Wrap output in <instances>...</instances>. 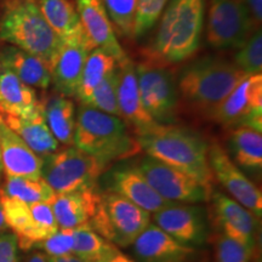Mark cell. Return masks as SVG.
<instances>
[{
    "instance_id": "obj_1",
    "label": "cell",
    "mask_w": 262,
    "mask_h": 262,
    "mask_svg": "<svg viewBox=\"0 0 262 262\" xmlns=\"http://www.w3.org/2000/svg\"><path fill=\"white\" fill-rule=\"evenodd\" d=\"M135 137L141 150L150 158L187 173L211 188L214 176L209 164V145L201 136L172 124H156Z\"/></svg>"
},
{
    "instance_id": "obj_2",
    "label": "cell",
    "mask_w": 262,
    "mask_h": 262,
    "mask_svg": "<svg viewBox=\"0 0 262 262\" xmlns=\"http://www.w3.org/2000/svg\"><path fill=\"white\" fill-rule=\"evenodd\" d=\"M205 0H169L160 15L150 61L180 63L192 57L201 44Z\"/></svg>"
},
{
    "instance_id": "obj_3",
    "label": "cell",
    "mask_w": 262,
    "mask_h": 262,
    "mask_svg": "<svg viewBox=\"0 0 262 262\" xmlns=\"http://www.w3.org/2000/svg\"><path fill=\"white\" fill-rule=\"evenodd\" d=\"M249 77L231 62L204 57L186 66L179 74L178 93L193 111L210 117L222 101Z\"/></svg>"
},
{
    "instance_id": "obj_4",
    "label": "cell",
    "mask_w": 262,
    "mask_h": 262,
    "mask_svg": "<svg viewBox=\"0 0 262 262\" xmlns=\"http://www.w3.org/2000/svg\"><path fill=\"white\" fill-rule=\"evenodd\" d=\"M73 146L107 165L141 152L136 137L131 136L122 118L84 104L77 111Z\"/></svg>"
},
{
    "instance_id": "obj_5",
    "label": "cell",
    "mask_w": 262,
    "mask_h": 262,
    "mask_svg": "<svg viewBox=\"0 0 262 262\" xmlns=\"http://www.w3.org/2000/svg\"><path fill=\"white\" fill-rule=\"evenodd\" d=\"M0 41L41 58L49 68L63 45L48 25L37 0H8L0 17Z\"/></svg>"
},
{
    "instance_id": "obj_6",
    "label": "cell",
    "mask_w": 262,
    "mask_h": 262,
    "mask_svg": "<svg viewBox=\"0 0 262 262\" xmlns=\"http://www.w3.org/2000/svg\"><path fill=\"white\" fill-rule=\"evenodd\" d=\"M150 224V214L112 192L101 189L100 202L89 225L116 247L127 248Z\"/></svg>"
},
{
    "instance_id": "obj_7",
    "label": "cell",
    "mask_w": 262,
    "mask_h": 262,
    "mask_svg": "<svg viewBox=\"0 0 262 262\" xmlns=\"http://www.w3.org/2000/svg\"><path fill=\"white\" fill-rule=\"evenodd\" d=\"M108 166L94 156L71 146L42 158L41 178L55 193L78 191L97 186Z\"/></svg>"
},
{
    "instance_id": "obj_8",
    "label": "cell",
    "mask_w": 262,
    "mask_h": 262,
    "mask_svg": "<svg viewBox=\"0 0 262 262\" xmlns=\"http://www.w3.org/2000/svg\"><path fill=\"white\" fill-rule=\"evenodd\" d=\"M140 97L147 113L157 124L176 122L179 93L171 73L152 61L135 64Z\"/></svg>"
},
{
    "instance_id": "obj_9",
    "label": "cell",
    "mask_w": 262,
    "mask_h": 262,
    "mask_svg": "<svg viewBox=\"0 0 262 262\" xmlns=\"http://www.w3.org/2000/svg\"><path fill=\"white\" fill-rule=\"evenodd\" d=\"M243 0H210L206 41L214 49H238L257 31Z\"/></svg>"
},
{
    "instance_id": "obj_10",
    "label": "cell",
    "mask_w": 262,
    "mask_h": 262,
    "mask_svg": "<svg viewBox=\"0 0 262 262\" xmlns=\"http://www.w3.org/2000/svg\"><path fill=\"white\" fill-rule=\"evenodd\" d=\"M209 118L227 127L247 125L262 131V74L245 78Z\"/></svg>"
},
{
    "instance_id": "obj_11",
    "label": "cell",
    "mask_w": 262,
    "mask_h": 262,
    "mask_svg": "<svg viewBox=\"0 0 262 262\" xmlns=\"http://www.w3.org/2000/svg\"><path fill=\"white\" fill-rule=\"evenodd\" d=\"M139 168L155 191L166 202L196 204L210 198L211 188L187 173L150 157H146Z\"/></svg>"
},
{
    "instance_id": "obj_12",
    "label": "cell",
    "mask_w": 262,
    "mask_h": 262,
    "mask_svg": "<svg viewBox=\"0 0 262 262\" xmlns=\"http://www.w3.org/2000/svg\"><path fill=\"white\" fill-rule=\"evenodd\" d=\"M209 164L212 176L231 194V198L250 210L256 217H261L262 194L260 188L235 165L228 153L219 143L209 146Z\"/></svg>"
},
{
    "instance_id": "obj_13",
    "label": "cell",
    "mask_w": 262,
    "mask_h": 262,
    "mask_svg": "<svg viewBox=\"0 0 262 262\" xmlns=\"http://www.w3.org/2000/svg\"><path fill=\"white\" fill-rule=\"evenodd\" d=\"M100 180L102 191L123 196L149 214H155L170 203L155 191L139 166H116L104 172Z\"/></svg>"
},
{
    "instance_id": "obj_14",
    "label": "cell",
    "mask_w": 262,
    "mask_h": 262,
    "mask_svg": "<svg viewBox=\"0 0 262 262\" xmlns=\"http://www.w3.org/2000/svg\"><path fill=\"white\" fill-rule=\"evenodd\" d=\"M156 226L188 247H201L208 238V225L201 206L187 203H168L155 212Z\"/></svg>"
},
{
    "instance_id": "obj_15",
    "label": "cell",
    "mask_w": 262,
    "mask_h": 262,
    "mask_svg": "<svg viewBox=\"0 0 262 262\" xmlns=\"http://www.w3.org/2000/svg\"><path fill=\"white\" fill-rule=\"evenodd\" d=\"M209 199H211L212 221L220 233L247 247L256 248V216L222 192L211 193Z\"/></svg>"
},
{
    "instance_id": "obj_16",
    "label": "cell",
    "mask_w": 262,
    "mask_h": 262,
    "mask_svg": "<svg viewBox=\"0 0 262 262\" xmlns=\"http://www.w3.org/2000/svg\"><path fill=\"white\" fill-rule=\"evenodd\" d=\"M81 26L94 49H101L111 55L118 64L129 60L118 41L116 31L101 0H74Z\"/></svg>"
},
{
    "instance_id": "obj_17",
    "label": "cell",
    "mask_w": 262,
    "mask_h": 262,
    "mask_svg": "<svg viewBox=\"0 0 262 262\" xmlns=\"http://www.w3.org/2000/svg\"><path fill=\"white\" fill-rule=\"evenodd\" d=\"M0 158L5 178H41L42 158L0 118Z\"/></svg>"
},
{
    "instance_id": "obj_18",
    "label": "cell",
    "mask_w": 262,
    "mask_h": 262,
    "mask_svg": "<svg viewBox=\"0 0 262 262\" xmlns=\"http://www.w3.org/2000/svg\"><path fill=\"white\" fill-rule=\"evenodd\" d=\"M101 188L97 186L78 191L56 193L50 201L58 228L73 229L89 224L100 202Z\"/></svg>"
},
{
    "instance_id": "obj_19",
    "label": "cell",
    "mask_w": 262,
    "mask_h": 262,
    "mask_svg": "<svg viewBox=\"0 0 262 262\" xmlns=\"http://www.w3.org/2000/svg\"><path fill=\"white\" fill-rule=\"evenodd\" d=\"M119 68V81H118V110L119 117L127 126H131L136 135L156 125L152 117L147 113L140 97L137 85L136 70L133 61L127 60Z\"/></svg>"
},
{
    "instance_id": "obj_20",
    "label": "cell",
    "mask_w": 262,
    "mask_h": 262,
    "mask_svg": "<svg viewBox=\"0 0 262 262\" xmlns=\"http://www.w3.org/2000/svg\"><path fill=\"white\" fill-rule=\"evenodd\" d=\"M133 247L140 262H186L195 253V248L180 243L153 224L147 226Z\"/></svg>"
},
{
    "instance_id": "obj_21",
    "label": "cell",
    "mask_w": 262,
    "mask_h": 262,
    "mask_svg": "<svg viewBox=\"0 0 262 262\" xmlns=\"http://www.w3.org/2000/svg\"><path fill=\"white\" fill-rule=\"evenodd\" d=\"M93 50L89 41L63 42L50 66L51 83L58 94L66 97L75 96L85 61Z\"/></svg>"
},
{
    "instance_id": "obj_22",
    "label": "cell",
    "mask_w": 262,
    "mask_h": 262,
    "mask_svg": "<svg viewBox=\"0 0 262 262\" xmlns=\"http://www.w3.org/2000/svg\"><path fill=\"white\" fill-rule=\"evenodd\" d=\"M0 68L12 72L33 89L47 90L51 84L50 68L47 62L6 42L0 44Z\"/></svg>"
},
{
    "instance_id": "obj_23",
    "label": "cell",
    "mask_w": 262,
    "mask_h": 262,
    "mask_svg": "<svg viewBox=\"0 0 262 262\" xmlns=\"http://www.w3.org/2000/svg\"><path fill=\"white\" fill-rule=\"evenodd\" d=\"M4 123L12 131L25 141L26 145L33 152L37 153L40 158L52 155L58 149V141L55 139L52 133L49 129L44 113H42L41 101L40 108L27 117H12L2 116Z\"/></svg>"
},
{
    "instance_id": "obj_24",
    "label": "cell",
    "mask_w": 262,
    "mask_h": 262,
    "mask_svg": "<svg viewBox=\"0 0 262 262\" xmlns=\"http://www.w3.org/2000/svg\"><path fill=\"white\" fill-rule=\"evenodd\" d=\"M40 108V101L33 88L5 68H0V114L27 117Z\"/></svg>"
},
{
    "instance_id": "obj_25",
    "label": "cell",
    "mask_w": 262,
    "mask_h": 262,
    "mask_svg": "<svg viewBox=\"0 0 262 262\" xmlns=\"http://www.w3.org/2000/svg\"><path fill=\"white\" fill-rule=\"evenodd\" d=\"M37 2L48 25L62 41H89L84 33L75 5L71 0H37Z\"/></svg>"
},
{
    "instance_id": "obj_26",
    "label": "cell",
    "mask_w": 262,
    "mask_h": 262,
    "mask_svg": "<svg viewBox=\"0 0 262 262\" xmlns=\"http://www.w3.org/2000/svg\"><path fill=\"white\" fill-rule=\"evenodd\" d=\"M231 159L239 168L260 171L262 168V131L247 125L232 127L229 135Z\"/></svg>"
},
{
    "instance_id": "obj_27",
    "label": "cell",
    "mask_w": 262,
    "mask_h": 262,
    "mask_svg": "<svg viewBox=\"0 0 262 262\" xmlns=\"http://www.w3.org/2000/svg\"><path fill=\"white\" fill-rule=\"evenodd\" d=\"M42 113L48 126L58 143L71 147L74 145V130L77 113L73 101L63 95H55L41 102Z\"/></svg>"
},
{
    "instance_id": "obj_28",
    "label": "cell",
    "mask_w": 262,
    "mask_h": 262,
    "mask_svg": "<svg viewBox=\"0 0 262 262\" xmlns=\"http://www.w3.org/2000/svg\"><path fill=\"white\" fill-rule=\"evenodd\" d=\"M0 204H2L6 226L16 235L18 248L25 251L37 248L38 241L29 204H26L16 198H11L2 191H0Z\"/></svg>"
},
{
    "instance_id": "obj_29",
    "label": "cell",
    "mask_w": 262,
    "mask_h": 262,
    "mask_svg": "<svg viewBox=\"0 0 262 262\" xmlns=\"http://www.w3.org/2000/svg\"><path fill=\"white\" fill-rule=\"evenodd\" d=\"M117 66V61L101 49H94L89 52L75 94V97L80 101V103L90 96Z\"/></svg>"
},
{
    "instance_id": "obj_30",
    "label": "cell",
    "mask_w": 262,
    "mask_h": 262,
    "mask_svg": "<svg viewBox=\"0 0 262 262\" xmlns=\"http://www.w3.org/2000/svg\"><path fill=\"white\" fill-rule=\"evenodd\" d=\"M0 191L26 204L40 202L50 203L56 194L42 178H5V183L0 187Z\"/></svg>"
},
{
    "instance_id": "obj_31",
    "label": "cell",
    "mask_w": 262,
    "mask_h": 262,
    "mask_svg": "<svg viewBox=\"0 0 262 262\" xmlns=\"http://www.w3.org/2000/svg\"><path fill=\"white\" fill-rule=\"evenodd\" d=\"M73 232L74 245L72 254L86 262H97L111 249L116 247L96 233L89 224L73 228Z\"/></svg>"
},
{
    "instance_id": "obj_32",
    "label": "cell",
    "mask_w": 262,
    "mask_h": 262,
    "mask_svg": "<svg viewBox=\"0 0 262 262\" xmlns=\"http://www.w3.org/2000/svg\"><path fill=\"white\" fill-rule=\"evenodd\" d=\"M118 81H119V68L118 66L107 75L86 100L80 104L95 108L101 112L119 117L118 110Z\"/></svg>"
},
{
    "instance_id": "obj_33",
    "label": "cell",
    "mask_w": 262,
    "mask_h": 262,
    "mask_svg": "<svg viewBox=\"0 0 262 262\" xmlns=\"http://www.w3.org/2000/svg\"><path fill=\"white\" fill-rule=\"evenodd\" d=\"M114 31L126 38L133 37L139 0H101Z\"/></svg>"
},
{
    "instance_id": "obj_34",
    "label": "cell",
    "mask_w": 262,
    "mask_h": 262,
    "mask_svg": "<svg viewBox=\"0 0 262 262\" xmlns=\"http://www.w3.org/2000/svg\"><path fill=\"white\" fill-rule=\"evenodd\" d=\"M235 67L245 74H261L262 71V32L255 31L234 55Z\"/></svg>"
},
{
    "instance_id": "obj_35",
    "label": "cell",
    "mask_w": 262,
    "mask_h": 262,
    "mask_svg": "<svg viewBox=\"0 0 262 262\" xmlns=\"http://www.w3.org/2000/svg\"><path fill=\"white\" fill-rule=\"evenodd\" d=\"M255 248L247 247L219 233L214 239L215 262H250Z\"/></svg>"
},
{
    "instance_id": "obj_36",
    "label": "cell",
    "mask_w": 262,
    "mask_h": 262,
    "mask_svg": "<svg viewBox=\"0 0 262 262\" xmlns=\"http://www.w3.org/2000/svg\"><path fill=\"white\" fill-rule=\"evenodd\" d=\"M169 0H139L133 38H140L155 27Z\"/></svg>"
},
{
    "instance_id": "obj_37",
    "label": "cell",
    "mask_w": 262,
    "mask_h": 262,
    "mask_svg": "<svg viewBox=\"0 0 262 262\" xmlns=\"http://www.w3.org/2000/svg\"><path fill=\"white\" fill-rule=\"evenodd\" d=\"M29 209H31L35 235H37L39 245L41 242H44L45 239L54 234L58 229V226L56 220H55L50 203H34V204H29Z\"/></svg>"
},
{
    "instance_id": "obj_38",
    "label": "cell",
    "mask_w": 262,
    "mask_h": 262,
    "mask_svg": "<svg viewBox=\"0 0 262 262\" xmlns=\"http://www.w3.org/2000/svg\"><path fill=\"white\" fill-rule=\"evenodd\" d=\"M74 232L73 229L58 228L54 234L41 242L35 249H41L47 256H64L73 253Z\"/></svg>"
},
{
    "instance_id": "obj_39",
    "label": "cell",
    "mask_w": 262,
    "mask_h": 262,
    "mask_svg": "<svg viewBox=\"0 0 262 262\" xmlns=\"http://www.w3.org/2000/svg\"><path fill=\"white\" fill-rule=\"evenodd\" d=\"M0 262H19L17 239L12 232L0 233Z\"/></svg>"
},
{
    "instance_id": "obj_40",
    "label": "cell",
    "mask_w": 262,
    "mask_h": 262,
    "mask_svg": "<svg viewBox=\"0 0 262 262\" xmlns=\"http://www.w3.org/2000/svg\"><path fill=\"white\" fill-rule=\"evenodd\" d=\"M245 8L253 18L255 26L261 28L262 22V0H243Z\"/></svg>"
},
{
    "instance_id": "obj_41",
    "label": "cell",
    "mask_w": 262,
    "mask_h": 262,
    "mask_svg": "<svg viewBox=\"0 0 262 262\" xmlns=\"http://www.w3.org/2000/svg\"><path fill=\"white\" fill-rule=\"evenodd\" d=\"M97 262H135V261L131 260V258L129 256H126L125 254H123L122 251L118 249V247H113L102 258H100Z\"/></svg>"
},
{
    "instance_id": "obj_42",
    "label": "cell",
    "mask_w": 262,
    "mask_h": 262,
    "mask_svg": "<svg viewBox=\"0 0 262 262\" xmlns=\"http://www.w3.org/2000/svg\"><path fill=\"white\" fill-rule=\"evenodd\" d=\"M48 262H86L84 260H81L75 255L71 254V255H64V256H47Z\"/></svg>"
},
{
    "instance_id": "obj_43",
    "label": "cell",
    "mask_w": 262,
    "mask_h": 262,
    "mask_svg": "<svg viewBox=\"0 0 262 262\" xmlns=\"http://www.w3.org/2000/svg\"><path fill=\"white\" fill-rule=\"evenodd\" d=\"M24 262H48L47 255L39 253V251H34V253H31L27 255L26 260Z\"/></svg>"
},
{
    "instance_id": "obj_44",
    "label": "cell",
    "mask_w": 262,
    "mask_h": 262,
    "mask_svg": "<svg viewBox=\"0 0 262 262\" xmlns=\"http://www.w3.org/2000/svg\"><path fill=\"white\" fill-rule=\"evenodd\" d=\"M8 229V226H6L5 219H4V214H3V209H2V204H0V233L5 232Z\"/></svg>"
},
{
    "instance_id": "obj_45",
    "label": "cell",
    "mask_w": 262,
    "mask_h": 262,
    "mask_svg": "<svg viewBox=\"0 0 262 262\" xmlns=\"http://www.w3.org/2000/svg\"><path fill=\"white\" fill-rule=\"evenodd\" d=\"M0 118H2V114H0ZM3 175V166H2V158H0V179H2Z\"/></svg>"
},
{
    "instance_id": "obj_46",
    "label": "cell",
    "mask_w": 262,
    "mask_h": 262,
    "mask_svg": "<svg viewBox=\"0 0 262 262\" xmlns=\"http://www.w3.org/2000/svg\"><path fill=\"white\" fill-rule=\"evenodd\" d=\"M258 262H260V261H258Z\"/></svg>"
}]
</instances>
